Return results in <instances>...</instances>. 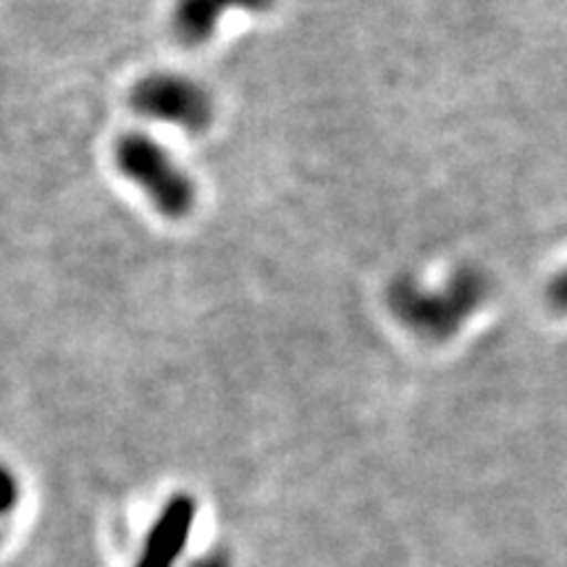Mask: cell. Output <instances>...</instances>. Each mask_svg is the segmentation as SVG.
I'll return each mask as SVG.
<instances>
[{"label":"cell","mask_w":567,"mask_h":567,"mask_svg":"<svg viewBox=\"0 0 567 567\" xmlns=\"http://www.w3.org/2000/svg\"><path fill=\"white\" fill-rule=\"evenodd\" d=\"M488 279L473 266L457 268L444 287L429 289L410 276H400L389 287V308L415 337L446 342L463 329L467 318L484 305Z\"/></svg>","instance_id":"6da1fadb"},{"label":"cell","mask_w":567,"mask_h":567,"mask_svg":"<svg viewBox=\"0 0 567 567\" xmlns=\"http://www.w3.org/2000/svg\"><path fill=\"white\" fill-rule=\"evenodd\" d=\"M116 166L126 179L137 184V187L151 197V203L158 208L161 216L187 218L197 203V187L174 155L153 140L151 134H124L116 142Z\"/></svg>","instance_id":"7a4b0ae2"},{"label":"cell","mask_w":567,"mask_h":567,"mask_svg":"<svg viewBox=\"0 0 567 567\" xmlns=\"http://www.w3.org/2000/svg\"><path fill=\"white\" fill-rule=\"evenodd\" d=\"M195 520V499L187 494L174 496L155 526L151 530V538H147L145 549V563L142 567H168L174 563V557L182 551L184 538L189 536Z\"/></svg>","instance_id":"5b68a950"},{"label":"cell","mask_w":567,"mask_h":567,"mask_svg":"<svg viewBox=\"0 0 567 567\" xmlns=\"http://www.w3.org/2000/svg\"><path fill=\"white\" fill-rule=\"evenodd\" d=\"M130 101L140 116L174 124L187 134H200L213 124L210 92L182 74L142 76L134 84Z\"/></svg>","instance_id":"3957f363"},{"label":"cell","mask_w":567,"mask_h":567,"mask_svg":"<svg viewBox=\"0 0 567 567\" xmlns=\"http://www.w3.org/2000/svg\"><path fill=\"white\" fill-rule=\"evenodd\" d=\"M547 300L557 313H567V268H563L547 287Z\"/></svg>","instance_id":"52a82bcc"},{"label":"cell","mask_w":567,"mask_h":567,"mask_svg":"<svg viewBox=\"0 0 567 567\" xmlns=\"http://www.w3.org/2000/svg\"><path fill=\"white\" fill-rule=\"evenodd\" d=\"M276 0H176L174 32L184 45L197 48L218 30L226 11H268Z\"/></svg>","instance_id":"277c9868"},{"label":"cell","mask_w":567,"mask_h":567,"mask_svg":"<svg viewBox=\"0 0 567 567\" xmlns=\"http://www.w3.org/2000/svg\"><path fill=\"white\" fill-rule=\"evenodd\" d=\"M19 502V481L11 467L0 465V515H9Z\"/></svg>","instance_id":"8992f818"}]
</instances>
